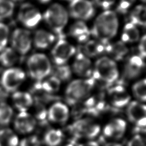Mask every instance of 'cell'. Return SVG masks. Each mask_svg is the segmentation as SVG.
Listing matches in <instances>:
<instances>
[{
	"label": "cell",
	"instance_id": "1",
	"mask_svg": "<svg viewBox=\"0 0 146 146\" xmlns=\"http://www.w3.org/2000/svg\"><path fill=\"white\" fill-rule=\"evenodd\" d=\"M118 25L116 13L106 10L96 18L90 33L98 41L107 44L116 34Z\"/></svg>",
	"mask_w": 146,
	"mask_h": 146
},
{
	"label": "cell",
	"instance_id": "2",
	"mask_svg": "<svg viewBox=\"0 0 146 146\" xmlns=\"http://www.w3.org/2000/svg\"><path fill=\"white\" fill-rule=\"evenodd\" d=\"M91 77L101 87H110L118 79L119 71L115 61L103 56L95 63Z\"/></svg>",
	"mask_w": 146,
	"mask_h": 146
},
{
	"label": "cell",
	"instance_id": "3",
	"mask_svg": "<svg viewBox=\"0 0 146 146\" xmlns=\"http://www.w3.org/2000/svg\"><path fill=\"white\" fill-rule=\"evenodd\" d=\"M95 85L94 80L91 76L85 79L73 80L66 90V102L70 105H75L84 100L90 95Z\"/></svg>",
	"mask_w": 146,
	"mask_h": 146
},
{
	"label": "cell",
	"instance_id": "4",
	"mask_svg": "<svg viewBox=\"0 0 146 146\" xmlns=\"http://www.w3.org/2000/svg\"><path fill=\"white\" fill-rule=\"evenodd\" d=\"M43 18L51 29L59 37L64 38L63 31L68 21V13L60 4L51 5L43 14Z\"/></svg>",
	"mask_w": 146,
	"mask_h": 146
},
{
	"label": "cell",
	"instance_id": "5",
	"mask_svg": "<svg viewBox=\"0 0 146 146\" xmlns=\"http://www.w3.org/2000/svg\"><path fill=\"white\" fill-rule=\"evenodd\" d=\"M27 65L30 76L36 82L42 80L51 73L50 60L43 54L36 53L30 56Z\"/></svg>",
	"mask_w": 146,
	"mask_h": 146
},
{
	"label": "cell",
	"instance_id": "6",
	"mask_svg": "<svg viewBox=\"0 0 146 146\" xmlns=\"http://www.w3.org/2000/svg\"><path fill=\"white\" fill-rule=\"evenodd\" d=\"M25 79V73L19 68L5 70L1 77V84L6 92H15Z\"/></svg>",
	"mask_w": 146,
	"mask_h": 146
},
{
	"label": "cell",
	"instance_id": "7",
	"mask_svg": "<svg viewBox=\"0 0 146 146\" xmlns=\"http://www.w3.org/2000/svg\"><path fill=\"white\" fill-rule=\"evenodd\" d=\"M70 129L75 137L88 139L96 137L100 132V126L91 120L87 119L76 120Z\"/></svg>",
	"mask_w": 146,
	"mask_h": 146
},
{
	"label": "cell",
	"instance_id": "8",
	"mask_svg": "<svg viewBox=\"0 0 146 146\" xmlns=\"http://www.w3.org/2000/svg\"><path fill=\"white\" fill-rule=\"evenodd\" d=\"M75 48L66 40L59 38L51 51L52 59L56 65H63L75 53Z\"/></svg>",
	"mask_w": 146,
	"mask_h": 146
},
{
	"label": "cell",
	"instance_id": "9",
	"mask_svg": "<svg viewBox=\"0 0 146 146\" xmlns=\"http://www.w3.org/2000/svg\"><path fill=\"white\" fill-rule=\"evenodd\" d=\"M18 18L25 27L34 28L41 21L42 15L39 10L32 4L25 3L19 8Z\"/></svg>",
	"mask_w": 146,
	"mask_h": 146
},
{
	"label": "cell",
	"instance_id": "10",
	"mask_svg": "<svg viewBox=\"0 0 146 146\" xmlns=\"http://www.w3.org/2000/svg\"><path fill=\"white\" fill-rule=\"evenodd\" d=\"M70 13L74 18L87 20L94 15L95 9L93 4L88 0H71Z\"/></svg>",
	"mask_w": 146,
	"mask_h": 146
},
{
	"label": "cell",
	"instance_id": "11",
	"mask_svg": "<svg viewBox=\"0 0 146 146\" xmlns=\"http://www.w3.org/2000/svg\"><path fill=\"white\" fill-rule=\"evenodd\" d=\"M30 33L25 29H17L11 35V44L17 52L22 55L27 54L31 46Z\"/></svg>",
	"mask_w": 146,
	"mask_h": 146
},
{
	"label": "cell",
	"instance_id": "12",
	"mask_svg": "<svg viewBox=\"0 0 146 146\" xmlns=\"http://www.w3.org/2000/svg\"><path fill=\"white\" fill-rule=\"evenodd\" d=\"M129 120L136 126L145 128L146 125V108L144 104L133 101L129 103L127 108Z\"/></svg>",
	"mask_w": 146,
	"mask_h": 146
},
{
	"label": "cell",
	"instance_id": "13",
	"mask_svg": "<svg viewBox=\"0 0 146 146\" xmlns=\"http://www.w3.org/2000/svg\"><path fill=\"white\" fill-rule=\"evenodd\" d=\"M108 98L110 103L117 108H121L129 103L130 96L125 88L117 84L110 87L108 90Z\"/></svg>",
	"mask_w": 146,
	"mask_h": 146
},
{
	"label": "cell",
	"instance_id": "14",
	"mask_svg": "<svg viewBox=\"0 0 146 146\" xmlns=\"http://www.w3.org/2000/svg\"><path fill=\"white\" fill-rule=\"evenodd\" d=\"M145 67L144 59L139 55H133L126 63L124 69V77L133 79L138 77Z\"/></svg>",
	"mask_w": 146,
	"mask_h": 146
},
{
	"label": "cell",
	"instance_id": "15",
	"mask_svg": "<svg viewBox=\"0 0 146 146\" xmlns=\"http://www.w3.org/2000/svg\"><path fill=\"white\" fill-rule=\"evenodd\" d=\"M36 125V120L27 112H20L14 120V127L21 133H30Z\"/></svg>",
	"mask_w": 146,
	"mask_h": 146
},
{
	"label": "cell",
	"instance_id": "16",
	"mask_svg": "<svg viewBox=\"0 0 146 146\" xmlns=\"http://www.w3.org/2000/svg\"><path fill=\"white\" fill-rule=\"evenodd\" d=\"M73 70L76 74L80 76L91 77L93 68L90 59L83 54L79 52L74 62Z\"/></svg>",
	"mask_w": 146,
	"mask_h": 146
},
{
	"label": "cell",
	"instance_id": "17",
	"mask_svg": "<svg viewBox=\"0 0 146 146\" xmlns=\"http://www.w3.org/2000/svg\"><path fill=\"white\" fill-rule=\"evenodd\" d=\"M69 116V111L67 107L61 102H56L53 104L47 112L48 119L53 122L63 123L66 122Z\"/></svg>",
	"mask_w": 146,
	"mask_h": 146
},
{
	"label": "cell",
	"instance_id": "18",
	"mask_svg": "<svg viewBox=\"0 0 146 146\" xmlns=\"http://www.w3.org/2000/svg\"><path fill=\"white\" fill-rule=\"evenodd\" d=\"M126 129V123L121 119H115L107 124L104 128L105 136L114 139L121 138L124 134Z\"/></svg>",
	"mask_w": 146,
	"mask_h": 146
},
{
	"label": "cell",
	"instance_id": "19",
	"mask_svg": "<svg viewBox=\"0 0 146 146\" xmlns=\"http://www.w3.org/2000/svg\"><path fill=\"white\" fill-rule=\"evenodd\" d=\"M128 51V47L122 41H116L111 43L108 42L105 47V52L109 54L113 60H123L127 56Z\"/></svg>",
	"mask_w": 146,
	"mask_h": 146
},
{
	"label": "cell",
	"instance_id": "20",
	"mask_svg": "<svg viewBox=\"0 0 146 146\" xmlns=\"http://www.w3.org/2000/svg\"><path fill=\"white\" fill-rule=\"evenodd\" d=\"M12 100L14 106L20 112H26L33 104L31 95L27 92H14L12 95Z\"/></svg>",
	"mask_w": 146,
	"mask_h": 146
},
{
	"label": "cell",
	"instance_id": "21",
	"mask_svg": "<svg viewBox=\"0 0 146 146\" xmlns=\"http://www.w3.org/2000/svg\"><path fill=\"white\" fill-rule=\"evenodd\" d=\"M106 44L98 40H88L79 48V52L87 57L96 56L105 52Z\"/></svg>",
	"mask_w": 146,
	"mask_h": 146
},
{
	"label": "cell",
	"instance_id": "22",
	"mask_svg": "<svg viewBox=\"0 0 146 146\" xmlns=\"http://www.w3.org/2000/svg\"><path fill=\"white\" fill-rule=\"evenodd\" d=\"M69 34L79 42L85 43L88 40L91 33L85 23L79 21L70 27Z\"/></svg>",
	"mask_w": 146,
	"mask_h": 146
},
{
	"label": "cell",
	"instance_id": "23",
	"mask_svg": "<svg viewBox=\"0 0 146 146\" xmlns=\"http://www.w3.org/2000/svg\"><path fill=\"white\" fill-rule=\"evenodd\" d=\"M55 36L44 30H37L34 36V46L39 49H45L54 42Z\"/></svg>",
	"mask_w": 146,
	"mask_h": 146
},
{
	"label": "cell",
	"instance_id": "24",
	"mask_svg": "<svg viewBox=\"0 0 146 146\" xmlns=\"http://www.w3.org/2000/svg\"><path fill=\"white\" fill-rule=\"evenodd\" d=\"M146 19V9L144 5H139L136 6L131 12L129 19L130 23L135 26H145Z\"/></svg>",
	"mask_w": 146,
	"mask_h": 146
},
{
	"label": "cell",
	"instance_id": "25",
	"mask_svg": "<svg viewBox=\"0 0 146 146\" xmlns=\"http://www.w3.org/2000/svg\"><path fill=\"white\" fill-rule=\"evenodd\" d=\"M35 84L42 90L51 94L59 90L60 80L52 75L47 78H44L41 81L36 82Z\"/></svg>",
	"mask_w": 146,
	"mask_h": 146
},
{
	"label": "cell",
	"instance_id": "26",
	"mask_svg": "<svg viewBox=\"0 0 146 146\" xmlns=\"http://www.w3.org/2000/svg\"><path fill=\"white\" fill-rule=\"evenodd\" d=\"M139 31L135 25L129 22L124 26L121 34V41L123 43L135 42L139 40Z\"/></svg>",
	"mask_w": 146,
	"mask_h": 146
},
{
	"label": "cell",
	"instance_id": "27",
	"mask_svg": "<svg viewBox=\"0 0 146 146\" xmlns=\"http://www.w3.org/2000/svg\"><path fill=\"white\" fill-rule=\"evenodd\" d=\"M18 139L17 135L9 128L0 130V146H18Z\"/></svg>",
	"mask_w": 146,
	"mask_h": 146
},
{
	"label": "cell",
	"instance_id": "28",
	"mask_svg": "<svg viewBox=\"0 0 146 146\" xmlns=\"http://www.w3.org/2000/svg\"><path fill=\"white\" fill-rule=\"evenodd\" d=\"M17 60V54L11 48H5L0 53V63L5 67H10L14 65Z\"/></svg>",
	"mask_w": 146,
	"mask_h": 146
},
{
	"label": "cell",
	"instance_id": "29",
	"mask_svg": "<svg viewBox=\"0 0 146 146\" xmlns=\"http://www.w3.org/2000/svg\"><path fill=\"white\" fill-rule=\"evenodd\" d=\"M50 74L60 80L66 81L71 78V70L67 65H56L51 67Z\"/></svg>",
	"mask_w": 146,
	"mask_h": 146
},
{
	"label": "cell",
	"instance_id": "30",
	"mask_svg": "<svg viewBox=\"0 0 146 146\" xmlns=\"http://www.w3.org/2000/svg\"><path fill=\"white\" fill-rule=\"evenodd\" d=\"M63 133L59 129H50L45 134L44 140L48 146H58L63 140Z\"/></svg>",
	"mask_w": 146,
	"mask_h": 146
},
{
	"label": "cell",
	"instance_id": "31",
	"mask_svg": "<svg viewBox=\"0 0 146 146\" xmlns=\"http://www.w3.org/2000/svg\"><path fill=\"white\" fill-rule=\"evenodd\" d=\"M13 114V109L9 105L5 102L0 103V125H8L12 119Z\"/></svg>",
	"mask_w": 146,
	"mask_h": 146
},
{
	"label": "cell",
	"instance_id": "32",
	"mask_svg": "<svg viewBox=\"0 0 146 146\" xmlns=\"http://www.w3.org/2000/svg\"><path fill=\"white\" fill-rule=\"evenodd\" d=\"M14 3L10 0H0V21L10 17L14 11Z\"/></svg>",
	"mask_w": 146,
	"mask_h": 146
},
{
	"label": "cell",
	"instance_id": "33",
	"mask_svg": "<svg viewBox=\"0 0 146 146\" xmlns=\"http://www.w3.org/2000/svg\"><path fill=\"white\" fill-rule=\"evenodd\" d=\"M145 79L137 81L132 86V91L135 96L140 101L145 102L146 100Z\"/></svg>",
	"mask_w": 146,
	"mask_h": 146
},
{
	"label": "cell",
	"instance_id": "34",
	"mask_svg": "<svg viewBox=\"0 0 146 146\" xmlns=\"http://www.w3.org/2000/svg\"><path fill=\"white\" fill-rule=\"evenodd\" d=\"M47 111L42 103L36 101L34 105V119L40 122H43L46 119Z\"/></svg>",
	"mask_w": 146,
	"mask_h": 146
},
{
	"label": "cell",
	"instance_id": "35",
	"mask_svg": "<svg viewBox=\"0 0 146 146\" xmlns=\"http://www.w3.org/2000/svg\"><path fill=\"white\" fill-rule=\"evenodd\" d=\"M9 31L7 26L0 22V52L6 48L8 40Z\"/></svg>",
	"mask_w": 146,
	"mask_h": 146
},
{
	"label": "cell",
	"instance_id": "36",
	"mask_svg": "<svg viewBox=\"0 0 146 146\" xmlns=\"http://www.w3.org/2000/svg\"><path fill=\"white\" fill-rule=\"evenodd\" d=\"M135 1L136 0H120L116 7L117 11L122 14L127 13Z\"/></svg>",
	"mask_w": 146,
	"mask_h": 146
},
{
	"label": "cell",
	"instance_id": "37",
	"mask_svg": "<svg viewBox=\"0 0 146 146\" xmlns=\"http://www.w3.org/2000/svg\"><path fill=\"white\" fill-rule=\"evenodd\" d=\"M19 146H41V144L39 139L33 136L23 139L20 142Z\"/></svg>",
	"mask_w": 146,
	"mask_h": 146
},
{
	"label": "cell",
	"instance_id": "38",
	"mask_svg": "<svg viewBox=\"0 0 146 146\" xmlns=\"http://www.w3.org/2000/svg\"><path fill=\"white\" fill-rule=\"evenodd\" d=\"M145 43H146V36L144 35L140 40V43L138 45V51H139V55L141 58L145 60V55H146V49H145Z\"/></svg>",
	"mask_w": 146,
	"mask_h": 146
},
{
	"label": "cell",
	"instance_id": "39",
	"mask_svg": "<svg viewBox=\"0 0 146 146\" xmlns=\"http://www.w3.org/2000/svg\"><path fill=\"white\" fill-rule=\"evenodd\" d=\"M127 146H145V144L143 137L136 135L129 140Z\"/></svg>",
	"mask_w": 146,
	"mask_h": 146
},
{
	"label": "cell",
	"instance_id": "40",
	"mask_svg": "<svg viewBox=\"0 0 146 146\" xmlns=\"http://www.w3.org/2000/svg\"><path fill=\"white\" fill-rule=\"evenodd\" d=\"M116 0H95L96 4L104 10L109 9L115 3Z\"/></svg>",
	"mask_w": 146,
	"mask_h": 146
},
{
	"label": "cell",
	"instance_id": "41",
	"mask_svg": "<svg viewBox=\"0 0 146 146\" xmlns=\"http://www.w3.org/2000/svg\"><path fill=\"white\" fill-rule=\"evenodd\" d=\"M80 146H99V144L95 141H89L87 143L82 144Z\"/></svg>",
	"mask_w": 146,
	"mask_h": 146
},
{
	"label": "cell",
	"instance_id": "42",
	"mask_svg": "<svg viewBox=\"0 0 146 146\" xmlns=\"http://www.w3.org/2000/svg\"><path fill=\"white\" fill-rule=\"evenodd\" d=\"M105 146H122L121 145L118 144V143H111L106 144Z\"/></svg>",
	"mask_w": 146,
	"mask_h": 146
},
{
	"label": "cell",
	"instance_id": "43",
	"mask_svg": "<svg viewBox=\"0 0 146 146\" xmlns=\"http://www.w3.org/2000/svg\"><path fill=\"white\" fill-rule=\"evenodd\" d=\"M39 2H40V3H47L50 0H38Z\"/></svg>",
	"mask_w": 146,
	"mask_h": 146
},
{
	"label": "cell",
	"instance_id": "44",
	"mask_svg": "<svg viewBox=\"0 0 146 146\" xmlns=\"http://www.w3.org/2000/svg\"><path fill=\"white\" fill-rule=\"evenodd\" d=\"M142 2H145V0H141Z\"/></svg>",
	"mask_w": 146,
	"mask_h": 146
},
{
	"label": "cell",
	"instance_id": "45",
	"mask_svg": "<svg viewBox=\"0 0 146 146\" xmlns=\"http://www.w3.org/2000/svg\"><path fill=\"white\" fill-rule=\"evenodd\" d=\"M67 1H68V0H67ZM70 1H71V0H70Z\"/></svg>",
	"mask_w": 146,
	"mask_h": 146
},
{
	"label": "cell",
	"instance_id": "46",
	"mask_svg": "<svg viewBox=\"0 0 146 146\" xmlns=\"http://www.w3.org/2000/svg\"><path fill=\"white\" fill-rule=\"evenodd\" d=\"M15 1H17V0H15Z\"/></svg>",
	"mask_w": 146,
	"mask_h": 146
}]
</instances>
